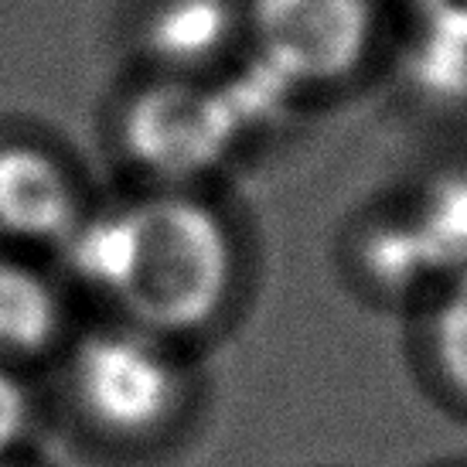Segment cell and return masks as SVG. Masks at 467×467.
<instances>
[{
	"mask_svg": "<svg viewBox=\"0 0 467 467\" xmlns=\"http://www.w3.org/2000/svg\"><path fill=\"white\" fill-rule=\"evenodd\" d=\"M233 239L222 219L184 195L130 205V260L117 300L150 335L205 327L233 286Z\"/></svg>",
	"mask_w": 467,
	"mask_h": 467,
	"instance_id": "6da1fadb",
	"label": "cell"
},
{
	"mask_svg": "<svg viewBox=\"0 0 467 467\" xmlns=\"http://www.w3.org/2000/svg\"><path fill=\"white\" fill-rule=\"evenodd\" d=\"M68 386L86 420L117 437L157 430L182 396L178 365L164 351L161 335L137 325L82 337L68 358Z\"/></svg>",
	"mask_w": 467,
	"mask_h": 467,
	"instance_id": "7a4b0ae2",
	"label": "cell"
},
{
	"mask_svg": "<svg viewBox=\"0 0 467 467\" xmlns=\"http://www.w3.org/2000/svg\"><path fill=\"white\" fill-rule=\"evenodd\" d=\"M246 27L253 58L304 89L337 82L362 66L376 14L372 0H249Z\"/></svg>",
	"mask_w": 467,
	"mask_h": 467,
	"instance_id": "3957f363",
	"label": "cell"
},
{
	"mask_svg": "<svg viewBox=\"0 0 467 467\" xmlns=\"http://www.w3.org/2000/svg\"><path fill=\"white\" fill-rule=\"evenodd\" d=\"M243 137L219 86L171 76L147 89L123 113V143L157 178L188 182L219 168Z\"/></svg>",
	"mask_w": 467,
	"mask_h": 467,
	"instance_id": "277c9868",
	"label": "cell"
},
{
	"mask_svg": "<svg viewBox=\"0 0 467 467\" xmlns=\"http://www.w3.org/2000/svg\"><path fill=\"white\" fill-rule=\"evenodd\" d=\"M82 219L58 161L35 147H0V229L25 243H62Z\"/></svg>",
	"mask_w": 467,
	"mask_h": 467,
	"instance_id": "5b68a950",
	"label": "cell"
},
{
	"mask_svg": "<svg viewBox=\"0 0 467 467\" xmlns=\"http://www.w3.org/2000/svg\"><path fill=\"white\" fill-rule=\"evenodd\" d=\"M243 21L235 0H157L143 17L140 45L150 62L188 78L225 55Z\"/></svg>",
	"mask_w": 467,
	"mask_h": 467,
	"instance_id": "8992f818",
	"label": "cell"
},
{
	"mask_svg": "<svg viewBox=\"0 0 467 467\" xmlns=\"http://www.w3.org/2000/svg\"><path fill=\"white\" fill-rule=\"evenodd\" d=\"M62 331V300L31 266L0 263V358H38Z\"/></svg>",
	"mask_w": 467,
	"mask_h": 467,
	"instance_id": "52a82bcc",
	"label": "cell"
},
{
	"mask_svg": "<svg viewBox=\"0 0 467 467\" xmlns=\"http://www.w3.org/2000/svg\"><path fill=\"white\" fill-rule=\"evenodd\" d=\"M68 273L113 300L130 260V208L82 215L58 243Z\"/></svg>",
	"mask_w": 467,
	"mask_h": 467,
	"instance_id": "ba28073f",
	"label": "cell"
},
{
	"mask_svg": "<svg viewBox=\"0 0 467 467\" xmlns=\"http://www.w3.org/2000/svg\"><path fill=\"white\" fill-rule=\"evenodd\" d=\"M410 222L437 276L454 280L467 273V174H443L427 184Z\"/></svg>",
	"mask_w": 467,
	"mask_h": 467,
	"instance_id": "9c48e42d",
	"label": "cell"
},
{
	"mask_svg": "<svg viewBox=\"0 0 467 467\" xmlns=\"http://www.w3.org/2000/svg\"><path fill=\"white\" fill-rule=\"evenodd\" d=\"M358 260H362L365 276L386 290V294H416L430 276H437L430 266L427 249L420 246L410 215L402 219H382L376 222L358 243Z\"/></svg>",
	"mask_w": 467,
	"mask_h": 467,
	"instance_id": "30bf717a",
	"label": "cell"
},
{
	"mask_svg": "<svg viewBox=\"0 0 467 467\" xmlns=\"http://www.w3.org/2000/svg\"><path fill=\"white\" fill-rule=\"evenodd\" d=\"M222 99L229 106L233 119L239 123V130H260L270 127L273 119L280 117L294 96V86L284 76H276L270 66H263L260 58H253L243 72H235L229 82L219 86Z\"/></svg>",
	"mask_w": 467,
	"mask_h": 467,
	"instance_id": "8fae6325",
	"label": "cell"
},
{
	"mask_svg": "<svg viewBox=\"0 0 467 467\" xmlns=\"http://www.w3.org/2000/svg\"><path fill=\"white\" fill-rule=\"evenodd\" d=\"M433 358L441 376L467 400V273L447 280L433 311Z\"/></svg>",
	"mask_w": 467,
	"mask_h": 467,
	"instance_id": "7c38bea8",
	"label": "cell"
},
{
	"mask_svg": "<svg viewBox=\"0 0 467 467\" xmlns=\"http://www.w3.org/2000/svg\"><path fill=\"white\" fill-rule=\"evenodd\" d=\"M31 427V400L14 368L0 358V457L11 454Z\"/></svg>",
	"mask_w": 467,
	"mask_h": 467,
	"instance_id": "4fadbf2b",
	"label": "cell"
},
{
	"mask_svg": "<svg viewBox=\"0 0 467 467\" xmlns=\"http://www.w3.org/2000/svg\"><path fill=\"white\" fill-rule=\"evenodd\" d=\"M420 14L430 35L467 45V0H420Z\"/></svg>",
	"mask_w": 467,
	"mask_h": 467,
	"instance_id": "5bb4252c",
	"label": "cell"
}]
</instances>
